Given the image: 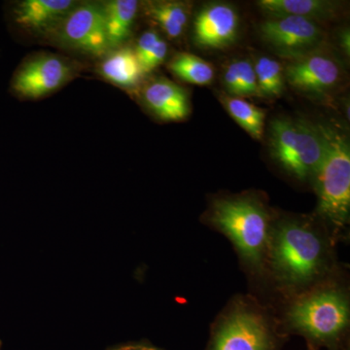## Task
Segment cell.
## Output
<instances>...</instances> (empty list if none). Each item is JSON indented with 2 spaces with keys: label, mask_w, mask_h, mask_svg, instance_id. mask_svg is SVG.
<instances>
[{
  "label": "cell",
  "mask_w": 350,
  "mask_h": 350,
  "mask_svg": "<svg viewBox=\"0 0 350 350\" xmlns=\"http://www.w3.org/2000/svg\"><path fill=\"white\" fill-rule=\"evenodd\" d=\"M325 151L315 174L319 211L332 224L344 226L350 211V147L347 137L330 126L319 125Z\"/></svg>",
  "instance_id": "1"
},
{
  "label": "cell",
  "mask_w": 350,
  "mask_h": 350,
  "mask_svg": "<svg viewBox=\"0 0 350 350\" xmlns=\"http://www.w3.org/2000/svg\"><path fill=\"white\" fill-rule=\"evenodd\" d=\"M269 239L271 259L276 275L292 285L310 282L324 264V245L312 228L297 222L278 226Z\"/></svg>",
  "instance_id": "2"
},
{
  "label": "cell",
  "mask_w": 350,
  "mask_h": 350,
  "mask_svg": "<svg viewBox=\"0 0 350 350\" xmlns=\"http://www.w3.org/2000/svg\"><path fill=\"white\" fill-rule=\"evenodd\" d=\"M325 145L319 126L278 118L271 122V152L276 162L301 180L314 176Z\"/></svg>",
  "instance_id": "3"
},
{
  "label": "cell",
  "mask_w": 350,
  "mask_h": 350,
  "mask_svg": "<svg viewBox=\"0 0 350 350\" xmlns=\"http://www.w3.org/2000/svg\"><path fill=\"white\" fill-rule=\"evenodd\" d=\"M213 221L234 241L251 264L261 262L269 243V218L259 204L247 199L214 202Z\"/></svg>",
  "instance_id": "4"
},
{
  "label": "cell",
  "mask_w": 350,
  "mask_h": 350,
  "mask_svg": "<svg viewBox=\"0 0 350 350\" xmlns=\"http://www.w3.org/2000/svg\"><path fill=\"white\" fill-rule=\"evenodd\" d=\"M289 319L292 325L314 338L331 340L349 324V303L337 291L319 292L297 303L290 310Z\"/></svg>",
  "instance_id": "5"
},
{
  "label": "cell",
  "mask_w": 350,
  "mask_h": 350,
  "mask_svg": "<svg viewBox=\"0 0 350 350\" xmlns=\"http://www.w3.org/2000/svg\"><path fill=\"white\" fill-rule=\"evenodd\" d=\"M75 75L72 66L56 55L43 54L27 59L14 76L12 87L25 98H44L61 89Z\"/></svg>",
  "instance_id": "6"
},
{
  "label": "cell",
  "mask_w": 350,
  "mask_h": 350,
  "mask_svg": "<svg viewBox=\"0 0 350 350\" xmlns=\"http://www.w3.org/2000/svg\"><path fill=\"white\" fill-rule=\"evenodd\" d=\"M59 34L66 45L92 56H103L109 49L100 4H77L59 25Z\"/></svg>",
  "instance_id": "7"
},
{
  "label": "cell",
  "mask_w": 350,
  "mask_h": 350,
  "mask_svg": "<svg viewBox=\"0 0 350 350\" xmlns=\"http://www.w3.org/2000/svg\"><path fill=\"white\" fill-rule=\"evenodd\" d=\"M260 31L269 45L291 55L312 49L323 39V32L314 21L291 16L271 17L262 23Z\"/></svg>",
  "instance_id": "8"
},
{
  "label": "cell",
  "mask_w": 350,
  "mask_h": 350,
  "mask_svg": "<svg viewBox=\"0 0 350 350\" xmlns=\"http://www.w3.org/2000/svg\"><path fill=\"white\" fill-rule=\"evenodd\" d=\"M271 338L259 315L248 312L232 314L215 338L214 350H269Z\"/></svg>",
  "instance_id": "9"
},
{
  "label": "cell",
  "mask_w": 350,
  "mask_h": 350,
  "mask_svg": "<svg viewBox=\"0 0 350 350\" xmlns=\"http://www.w3.org/2000/svg\"><path fill=\"white\" fill-rule=\"evenodd\" d=\"M239 24V15L234 7L226 3L211 4L196 17V43L211 49L227 47L236 40Z\"/></svg>",
  "instance_id": "10"
},
{
  "label": "cell",
  "mask_w": 350,
  "mask_h": 350,
  "mask_svg": "<svg viewBox=\"0 0 350 350\" xmlns=\"http://www.w3.org/2000/svg\"><path fill=\"white\" fill-rule=\"evenodd\" d=\"M285 77L299 91L323 93L335 86L340 77L338 64L323 55H304L288 64Z\"/></svg>",
  "instance_id": "11"
},
{
  "label": "cell",
  "mask_w": 350,
  "mask_h": 350,
  "mask_svg": "<svg viewBox=\"0 0 350 350\" xmlns=\"http://www.w3.org/2000/svg\"><path fill=\"white\" fill-rule=\"evenodd\" d=\"M77 5L71 0H25L14 10V20L21 27L34 32L59 29Z\"/></svg>",
  "instance_id": "12"
},
{
  "label": "cell",
  "mask_w": 350,
  "mask_h": 350,
  "mask_svg": "<svg viewBox=\"0 0 350 350\" xmlns=\"http://www.w3.org/2000/svg\"><path fill=\"white\" fill-rule=\"evenodd\" d=\"M144 98L147 107L163 121H181L190 113L185 90L167 78H158L147 85Z\"/></svg>",
  "instance_id": "13"
},
{
  "label": "cell",
  "mask_w": 350,
  "mask_h": 350,
  "mask_svg": "<svg viewBox=\"0 0 350 350\" xmlns=\"http://www.w3.org/2000/svg\"><path fill=\"white\" fill-rule=\"evenodd\" d=\"M258 6L271 17L305 18L308 20L327 19L336 13L337 2L327 0H261Z\"/></svg>",
  "instance_id": "14"
},
{
  "label": "cell",
  "mask_w": 350,
  "mask_h": 350,
  "mask_svg": "<svg viewBox=\"0 0 350 350\" xmlns=\"http://www.w3.org/2000/svg\"><path fill=\"white\" fill-rule=\"evenodd\" d=\"M103 7L108 48H116L130 38L138 11L135 0H112Z\"/></svg>",
  "instance_id": "15"
},
{
  "label": "cell",
  "mask_w": 350,
  "mask_h": 350,
  "mask_svg": "<svg viewBox=\"0 0 350 350\" xmlns=\"http://www.w3.org/2000/svg\"><path fill=\"white\" fill-rule=\"evenodd\" d=\"M100 72L107 81L122 88L135 86L142 75L135 50L129 47L110 54L101 63Z\"/></svg>",
  "instance_id": "16"
},
{
  "label": "cell",
  "mask_w": 350,
  "mask_h": 350,
  "mask_svg": "<svg viewBox=\"0 0 350 350\" xmlns=\"http://www.w3.org/2000/svg\"><path fill=\"white\" fill-rule=\"evenodd\" d=\"M146 12L170 38H179L187 25L189 9L183 2H150Z\"/></svg>",
  "instance_id": "17"
},
{
  "label": "cell",
  "mask_w": 350,
  "mask_h": 350,
  "mask_svg": "<svg viewBox=\"0 0 350 350\" xmlns=\"http://www.w3.org/2000/svg\"><path fill=\"white\" fill-rule=\"evenodd\" d=\"M224 84L230 94L238 96L262 98L258 87L254 66L247 59L234 61L227 66L224 72Z\"/></svg>",
  "instance_id": "18"
},
{
  "label": "cell",
  "mask_w": 350,
  "mask_h": 350,
  "mask_svg": "<svg viewBox=\"0 0 350 350\" xmlns=\"http://www.w3.org/2000/svg\"><path fill=\"white\" fill-rule=\"evenodd\" d=\"M169 68L175 76L190 84L208 85L214 77V69L211 64L188 53H180L172 57Z\"/></svg>",
  "instance_id": "19"
},
{
  "label": "cell",
  "mask_w": 350,
  "mask_h": 350,
  "mask_svg": "<svg viewBox=\"0 0 350 350\" xmlns=\"http://www.w3.org/2000/svg\"><path fill=\"white\" fill-rule=\"evenodd\" d=\"M223 103L229 114L243 130L253 138H262L266 116L264 110L241 98L225 96Z\"/></svg>",
  "instance_id": "20"
},
{
  "label": "cell",
  "mask_w": 350,
  "mask_h": 350,
  "mask_svg": "<svg viewBox=\"0 0 350 350\" xmlns=\"http://www.w3.org/2000/svg\"><path fill=\"white\" fill-rule=\"evenodd\" d=\"M258 87L262 96H280L284 88L282 64L269 57H260L254 66Z\"/></svg>",
  "instance_id": "21"
},
{
  "label": "cell",
  "mask_w": 350,
  "mask_h": 350,
  "mask_svg": "<svg viewBox=\"0 0 350 350\" xmlns=\"http://www.w3.org/2000/svg\"><path fill=\"white\" fill-rule=\"evenodd\" d=\"M167 54V44L162 38L159 39L148 55L139 63L142 75L151 72L163 63Z\"/></svg>",
  "instance_id": "22"
},
{
  "label": "cell",
  "mask_w": 350,
  "mask_h": 350,
  "mask_svg": "<svg viewBox=\"0 0 350 350\" xmlns=\"http://www.w3.org/2000/svg\"><path fill=\"white\" fill-rule=\"evenodd\" d=\"M161 38L158 32L150 29V31H145L138 39L137 47H135V53L137 55L138 63L142 61L147 55L153 49L157 41Z\"/></svg>",
  "instance_id": "23"
},
{
  "label": "cell",
  "mask_w": 350,
  "mask_h": 350,
  "mask_svg": "<svg viewBox=\"0 0 350 350\" xmlns=\"http://www.w3.org/2000/svg\"><path fill=\"white\" fill-rule=\"evenodd\" d=\"M118 350H156L153 349H148V347H124V349H118Z\"/></svg>",
  "instance_id": "24"
},
{
  "label": "cell",
  "mask_w": 350,
  "mask_h": 350,
  "mask_svg": "<svg viewBox=\"0 0 350 350\" xmlns=\"http://www.w3.org/2000/svg\"><path fill=\"white\" fill-rule=\"evenodd\" d=\"M0 347H1V342H0Z\"/></svg>",
  "instance_id": "25"
}]
</instances>
